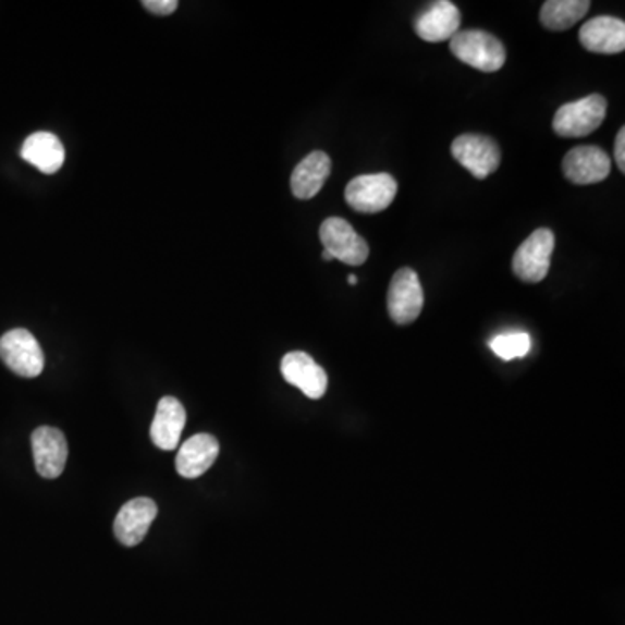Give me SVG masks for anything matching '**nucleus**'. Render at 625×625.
<instances>
[{"mask_svg": "<svg viewBox=\"0 0 625 625\" xmlns=\"http://www.w3.org/2000/svg\"><path fill=\"white\" fill-rule=\"evenodd\" d=\"M450 51L457 60L480 72H498L505 63L504 46L498 37L487 32H457L450 39Z\"/></svg>", "mask_w": 625, "mask_h": 625, "instance_id": "obj_1", "label": "nucleus"}, {"mask_svg": "<svg viewBox=\"0 0 625 625\" xmlns=\"http://www.w3.org/2000/svg\"><path fill=\"white\" fill-rule=\"evenodd\" d=\"M399 183L391 174H364L350 181L344 192L347 206L360 215H377L393 204Z\"/></svg>", "mask_w": 625, "mask_h": 625, "instance_id": "obj_2", "label": "nucleus"}, {"mask_svg": "<svg viewBox=\"0 0 625 625\" xmlns=\"http://www.w3.org/2000/svg\"><path fill=\"white\" fill-rule=\"evenodd\" d=\"M606 117V99L601 95L563 105L553 119L554 133L562 137H584L595 133Z\"/></svg>", "mask_w": 625, "mask_h": 625, "instance_id": "obj_3", "label": "nucleus"}, {"mask_svg": "<svg viewBox=\"0 0 625 625\" xmlns=\"http://www.w3.org/2000/svg\"><path fill=\"white\" fill-rule=\"evenodd\" d=\"M554 235L548 228H539L514 253L513 271L522 282L539 283L548 277Z\"/></svg>", "mask_w": 625, "mask_h": 625, "instance_id": "obj_4", "label": "nucleus"}, {"mask_svg": "<svg viewBox=\"0 0 625 625\" xmlns=\"http://www.w3.org/2000/svg\"><path fill=\"white\" fill-rule=\"evenodd\" d=\"M320 241L323 250L350 266H361L369 259L370 247L364 236L343 218H329L321 223Z\"/></svg>", "mask_w": 625, "mask_h": 625, "instance_id": "obj_5", "label": "nucleus"}, {"mask_svg": "<svg viewBox=\"0 0 625 625\" xmlns=\"http://www.w3.org/2000/svg\"><path fill=\"white\" fill-rule=\"evenodd\" d=\"M0 360L16 376L37 377L44 370V353L37 339L25 329L9 330L0 338Z\"/></svg>", "mask_w": 625, "mask_h": 625, "instance_id": "obj_6", "label": "nucleus"}, {"mask_svg": "<svg viewBox=\"0 0 625 625\" xmlns=\"http://www.w3.org/2000/svg\"><path fill=\"white\" fill-rule=\"evenodd\" d=\"M452 157L471 172L476 180H485L501 166V148L492 137L463 134L450 146Z\"/></svg>", "mask_w": 625, "mask_h": 625, "instance_id": "obj_7", "label": "nucleus"}, {"mask_svg": "<svg viewBox=\"0 0 625 625\" xmlns=\"http://www.w3.org/2000/svg\"><path fill=\"white\" fill-rule=\"evenodd\" d=\"M425 306V292L419 277L410 268H402L393 274L388 291V311L399 326H410L419 318Z\"/></svg>", "mask_w": 625, "mask_h": 625, "instance_id": "obj_8", "label": "nucleus"}, {"mask_svg": "<svg viewBox=\"0 0 625 625\" xmlns=\"http://www.w3.org/2000/svg\"><path fill=\"white\" fill-rule=\"evenodd\" d=\"M612 162L598 146H577L563 159V174L574 185H596L606 180Z\"/></svg>", "mask_w": 625, "mask_h": 625, "instance_id": "obj_9", "label": "nucleus"}, {"mask_svg": "<svg viewBox=\"0 0 625 625\" xmlns=\"http://www.w3.org/2000/svg\"><path fill=\"white\" fill-rule=\"evenodd\" d=\"M32 450H34L35 467L46 480H54L63 473L69 458V443L63 431L57 428L35 429L32 434Z\"/></svg>", "mask_w": 625, "mask_h": 625, "instance_id": "obj_10", "label": "nucleus"}, {"mask_svg": "<svg viewBox=\"0 0 625 625\" xmlns=\"http://www.w3.org/2000/svg\"><path fill=\"white\" fill-rule=\"evenodd\" d=\"M157 514H159L157 504L148 498L133 499L122 505L113 523V531L119 542L127 548L139 544L150 530Z\"/></svg>", "mask_w": 625, "mask_h": 625, "instance_id": "obj_11", "label": "nucleus"}, {"mask_svg": "<svg viewBox=\"0 0 625 625\" xmlns=\"http://www.w3.org/2000/svg\"><path fill=\"white\" fill-rule=\"evenodd\" d=\"M282 376L291 385H296L311 400H320L327 393L329 377L311 356L303 352H292L283 356Z\"/></svg>", "mask_w": 625, "mask_h": 625, "instance_id": "obj_12", "label": "nucleus"}, {"mask_svg": "<svg viewBox=\"0 0 625 625\" xmlns=\"http://www.w3.org/2000/svg\"><path fill=\"white\" fill-rule=\"evenodd\" d=\"M584 49L598 54H617L625 49V23L618 17L598 16L578 32Z\"/></svg>", "mask_w": 625, "mask_h": 625, "instance_id": "obj_13", "label": "nucleus"}, {"mask_svg": "<svg viewBox=\"0 0 625 625\" xmlns=\"http://www.w3.org/2000/svg\"><path fill=\"white\" fill-rule=\"evenodd\" d=\"M186 425V410L180 400L174 396H163L157 405L154 422H151V441L160 450L172 452L180 445L181 434Z\"/></svg>", "mask_w": 625, "mask_h": 625, "instance_id": "obj_14", "label": "nucleus"}, {"mask_svg": "<svg viewBox=\"0 0 625 625\" xmlns=\"http://www.w3.org/2000/svg\"><path fill=\"white\" fill-rule=\"evenodd\" d=\"M461 11L449 0L434 2L425 13H420L414 22V28L420 39L426 42H443L450 40L461 26Z\"/></svg>", "mask_w": 625, "mask_h": 625, "instance_id": "obj_15", "label": "nucleus"}, {"mask_svg": "<svg viewBox=\"0 0 625 625\" xmlns=\"http://www.w3.org/2000/svg\"><path fill=\"white\" fill-rule=\"evenodd\" d=\"M219 455V441L212 434L201 433L186 440L176 457V469L186 480H195L209 471Z\"/></svg>", "mask_w": 625, "mask_h": 625, "instance_id": "obj_16", "label": "nucleus"}, {"mask_svg": "<svg viewBox=\"0 0 625 625\" xmlns=\"http://www.w3.org/2000/svg\"><path fill=\"white\" fill-rule=\"evenodd\" d=\"M332 171V162L326 151H312L301 160L299 166L294 169L291 177V188L294 197L299 200H309L317 197L320 189L326 185L327 177Z\"/></svg>", "mask_w": 625, "mask_h": 625, "instance_id": "obj_17", "label": "nucleus"}, {"mask_svg": "<svg viewBox=\"0 0 625 625\" xmlns=\"http://www.w3.org/2000/svg\"><path fill=\"white\" fill-rule=\"evenodd\" d=\"M22 157L44 174H54L64 163V148L60 137L52 133H34L22 146Z\"/></svg>", "mask_w": 625, "mask_h": 625, "instance_id": "obj_18", "label": "nucleus"}, {"mask_svg": "<svg viewBox=\"0 0 625 625\" xmlns=\"http://www.w3.org/2000/svg\"><path fill=\"white\" fill-rule=\"evenodd\" d=\"M587 0H548L540 9V22L548 30H568L589 13Z\"/></svg>", "mask_w": 625, "mask_h": 625, "instance_id": "obj_19", "label": "nucleus"}, {"mask_svg": "<svg viewBox=\"0 0 625 625\" xmlns=\"http://www.w3.org/2000/svg\"><path fill=\"white\" fill-rule=\"evenodd\" d=\"M490 350L501 358V360H514L527 356L531 350V339L527 332H510L501 334L490 341Z\"/></svg>", "mask_w": 625, "mask_h": 625, "instance_id": "obj_20", "label": "nucleus"}, {"mask_svg": "<svg viewBox=\"0 0 625 625\" xmlns=\"http://www.w3.org/2000/svg\"><path fill=\"white\" fill-rule=\"evenodd\" d=\"M177 0H145L143 8L159 16H169L177 9Z\"/></svg>", "mask_w": 625, "mask_h": 625, "instance_id": "obj_21", "label": "nucleus"}, {"mask_svg": "<svg viewBox=\"0 0 625 625\" xmlns=\"http://www.w3.org/2000/svg\"><path fill=\"white\" fill-rule=\"evenodd\" d=\"M615 160H617L618 169L625 172V128L621 127L618 131L617 139H615Z\"/></svg>", "mask_w": 625, "mask_h": 625, "instance_id": "obj_22", "label": "nucleus"}, {"mask_svg": "<svg viewBox=\"0 0 625 625\" xmlns=\"http://www.w3.org/2000/svg\"><path fill=\"white\" fill-rule=\"evenodd\" d=\"M321 257H323V261H334V257H332V254L327 253V250H323Z\"/></svg>", "mask_w": 625, "mask_h": 625, "instance_id": "obj_23", "label": "nucleus"}, {"mask_svg": "<svg viewBox=\"0 0 625 625\" xmlns=\"http://www.w3.org/2000/svg\"><path fill=\"white\" fill-rule=\"evenodd\" d=\"M347 282L352 283V285H356V283H358V279H356L355 274H350V277H347Z\"/></svg>", "mask_w": 625, "mask_h": 625, "instance_id": "obj_24", "label": "nucleus"}]
</instances>
